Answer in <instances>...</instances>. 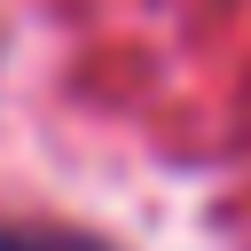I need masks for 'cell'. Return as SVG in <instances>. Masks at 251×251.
<instances>
[{"mask_svg": "<svg viewBox=\"0 0 251 251\" xmlns=\"http://www.w3.org/2000/svg\"><path fill=\"white\" fill-rule=\"evenodd\" d=\"M0 251H118V243L71 220H0Z\"/></svg>", "mask_w": 251, "mask_h": 251, "instance_id": "cell-1", "label": "cell"}]
</instances>
